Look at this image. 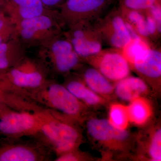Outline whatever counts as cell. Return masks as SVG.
I'll use <instances>...</instances> for the list:
<instances>
[{"mask_svg": "<svg viewBox=\"0 0 161 161\" xmlns=\"http://www.w3.org/2000/svg\"><path fill=\"white\" fill-rule=\"evenodd\" d=\"M40 115L41 126L36 136L48 145L56 156L78 148L82 142L79 122L51 110H44Z\"/></svg>", "mask_w": 161, "mask_h": 161, "instance_id": "cell-1", "label": "cell"}, {"mask_svg": "<svg viewBox=\"0 0 161 161\" xmlns=\"http://www.w3.org/2000/svg\"><path fill=\"white\" fill-rule=\"evenodd\" d=\"M47 109L82 122L86 107L67 89L64 85L47 79L43 85L34 90L21 92Z\"/></svg>", "mask_w": 161, "mask_h": 161, "instance_id": "cell-2", "label": "cell"}, {"mask_svg": "<svg viewBox=\"0 0 161 161\" xmlns=\"http://www.w3.org/2000/svg\"><path fill=\"white\" fill-rule=\"evenodd\" d=\"M54 155L37 136L0 138V161H51Z\"/></svg>", "mask_w": 161, "mask_h": 161, "instance_id": "cell-3", "label": "cell"}, {"mask_svg": "<svg viewBox=\"0 0 161 161\" xmlns=\"http://www.w3.org/2000/svg\"><path fill=\"white\" fill-rule=\"evenodd\" d=\"M47 73L43 64L20 61L0 75V91L24 92L35 89L47 80Z\"/></svg>", "mask_w": 161, "mask_h": 161, "instance_id": "cell-4", "label": "cell"}, {"mask_svg": "<svg viewBox=\"0 0 161 161\" xmlns=\"http://www.w3.org/2000/svg\"><path fill=\"white\" fill-rule=\"evenodd\" d=\"M40 113L32 114L13 110L0 118V134L8 137L36 136L41 126Z\"/></svg>", "mask_w": 161, "mask_h": 161, "instance_id": "cell-5", "label": "cell"}, {"mask_svg": "<svg viewBox=\"0 0 161 161\" xmlns=\"http://www.w3.org/2000/svg\"><path fill=\"white\" fill-rule=\"evenodd\" d=\"M88 59L93 60L95 68L110 81L117 82L130 76V64L120 50H102Z\"/></svg>", "mask_w": 161, "mask_h": 161, "instance_id": "cell-6", "label": "cell"}, {"mask_svg": "<svg viewBox=\"0 0 161 161\" xmlns=\"http://www.w3.org/2000/svg\"><path fill=\"white\" fill-rule=\"evenodd\" d=\"M83 22L84 25L72 32L70 42L80 58L88 59L102 50L103 39L97 25L92 21Z\"/></svg>", "mask_w": 161, "mask_h": 161, "instance_id": "cell-7", "label": "cell"}, {"mask_svg": "<svg viewBox=\"0 0 161 161\" xmlns=\"http://www.w3.org/2000/svg\"><path fill=\"white\" fill-rule=\"evenodd\" d=\"M97 24L103 40L113 48L121 50L132 40L125 20L121 13H114Z\"/></svg>", "mask_w": 161, "mask_h": 161, "instance_id": "cell-8", "label": "cell"}, {"mask_svg": "<svg viewBox=\"0 0 161 161\" xmlns=\"http://www.w3.org/2000/svg\"><path fill=\"white\" fill-rule=\"evenodd\" d=\"M51 69L58 74H65L78 67L80 57L74 49L70 41L60 40L52 46Z\"/></svg>", "mask_w": 161, "mask_h": 161, "instance_id": "cell-9", "label": "cell"}, {"mask_svg": "<svg viewBox=\"0 0 161 161\" xmlns=\"http://www.w3.org/2000/svg\"><path fill=\"white\" fill-rule=\"evenodd\" d=\"M86 128L90 136L102 143L121 142L126 140L129 136L126 130L116 128L108 119H90L87 122Z\"/></svg>", "mask_w": 161, "mask_h": 161, "instance_id": "cell-10", "label": "cell"}, {"mask_svg": "<svg viewBox=\"0 0 161 161\" xmlns=\"http://www.w3.org/2000/svg\"><path fill=\"white\" fill-rule=\"evenodd\" d=\"M112 0H66L62 5L65 14L83 21H92L108 6Z\"/></svg>", "mask_w": 161, "mask_h": 161, "instance_id": "cell-11", "label": "cell"}, {"mask_svg": "<svg viewBox=\"0 0 161 161\" xmlns=\"http://www.w3.org/2000/svg\"><path fill=\"white\" fill-rule=\"evenodd\" d=\"M132 65L139 74L150 80L159 79L161 76V53L150 48Z\"/></svg>", "mask_w": 161, "mask_h": 161, "instance_id": "cell-12", "label": "cell"}, {"mask_svg": "<svg viewBox=\"0 0 161 161\" xmlns=\"http://www.w3.org/2000/svg\"><path fill=\"white\" fill-rule=\"evenodd\" d=\"M148 89V86L142 78L129 76L116 82L114 92L119 99L130 102L142 97Z\"/></svg>", "mask_w": 161, "mask_h": 161, "instance_id": "cell-13", "label": "cell"}, {"mask_svg": "<svg viewBox=\"0 0 161 161\" xmlns=\"http://www.w3.org/2000/svg\"><path fill=\"white\" fill-rule=\"evenodd\" d=\"M0 99L14 111L37 114L47 109L20 92H1Z\"/></svg>", "mask_w": 161, "mask_h": 161, "instance_id": "cell-14", "label": "cell"}, {"mask_svg": "<svg viewBox=\"0 0 161 161\" xmlns=\"http://www.w3.org/2000/svg\"><path fill=\"white\" fill-rule=\"evenodd\" d=\"M83 79L87 86L98 95L108 96L114 92V86L110 80L95 68L87 69L84 72Z\"/></svg>", "mask_w": 161, "mask_h": 161, "instance_id": "cell-15", "label": "cell"}, {"mask_svg": "<svg viewBox=\"0 0 161 161\" xmlns=\"http://www.w3.org/2000/svg\"><path fill=\"white\" fill-rule=\"evenodd\" d=\"M64 85L86 106H95L103 103V98L89 88L83 81L78 79H71L68 80Z\"/></svg>", "mask_w": 161, "mask_h": 161, "instance_id": "cell-16", "label": "cell"}, {"mask_svg": "<svg viewBox=\"0 0 161 161\" xmlns=\"http://www.w3.org/2000/svg\"><path fill=\"white\" fill-rule=\"evenodd\" d=\"M127 108L130 122L137 125H142L147 122L152 113L149 102L142 97L130 101Z\"/></svg>", "mask_w": 161, "mask_h": 161, "instance_id": "cell-17", "label": "cell"}, {"mask_svg": "<svg viewBox=\"0 0 161 161\" xmlns=\"http://www.w3.org/2000/svg\"><path fill=\"white\" fill-rule=\"evenodd\" d=\"M52 24L50 19L42 14L30 19H23L21 23V35L25 39H31L37 32L49 29Z\"/></svg>", "mask_w": 161, "mask_h": 161, "instance_id": "cell-18", "label": "cell"}, {"mask_svg": "<svg viewBox=\"0 0 161 161\" xmlns=\"http://www.w3.org/2000/svg\"><path fill=\"white\" fill-rule=\"evenodd\" d=\"M21 17L27 19L42 14L43 4L41 0H10Z\"/></svg>", "mask_w": 161, "mask_h": 161, "instance_id": "cell-19", "label": "cell"}, {"mask_svg": "<svg viewBox=\"0 0 161 161\" xmlns=\"http://www.w3.org/2000/svg\"><path fill=\"white\" fill-rule=\"evenodd\" d=\"M150 48L146 40L140 38L131 40L121 51L130 64H132L146 53Z\"/></svg>", "mask_w": 161, "mask_h": 161, "instance_id": "cell-20", "label": "cell"}, {"mask_svg": "<svg viewBox=\"0 0 161 161\" xmlns=\"http://www.w3.org/2000/svg\"><path fill=\"white\" fill-rule=\"evenodd\" d=\"M121 13L123 14V16L125 20L134 27L142 37L145 40L150 37L147 31L145 13L136 10L121 9Z\"/></svg>", "mask_w": 161, "mask_h": 161, "instance_id": "cell-21", "label": "cell"}, {"mask_svg": "<svg viewBox=\"0 0 161 161\" xmlns=\"http://www.w3.org/2000/svg\"><path fill=\"white\" fill-rule=\"evenodd\" d=\"M108 120L116 128L126 130L130 122L127 106L120 103L112 104L109 109Z\"/></svg>", "mask_w": 161, "mask_h": 161, "instance_id": "cell-22", "label": "cell"}, {"mask_svg": "<svg viewBox=\"0 0 161 161\" xmlns=\"http://www.w3.org/2000/svg\"><path fill=\"white\" fill-rule=\"evenodd\" d=\"M158 3L159 2L157 0H119L121 9L144 13L148 11Z\"/></svg>", "mask_w": 161, "mask_h": 161, "instance_id": "cell-23", "label": "cell"}, {"mask_svg": "<svg viewBox=\"0 0 161 161\" xmlns=\"http://www.w3.org/2000/svg\"><path fill=\"white\" fill-rule=\"evenodd\" d=\"M149 153L152 160H161V129L157 130L153 135L149 146Z\"/></svg>", "mask_w": 161, "mask_h": 161, "instance_id": "cell-24", "label": "cell"}, {"mask_svg": "<svg viewBox=\"0 0 161 161\" xmlns=\"http://www.w3.org/2000/svg\"><path fill=\"white\" fill-rule=\"evenodd\" d=\"M7 50L8 46L6 43H0V71L9 69L18 63L8 57Z\"/></svg>", "mask_w": 161, "mask_h": 161, "instance_id": "cell-25", "label": "cell"}, {"mask_svg": "<svg viewBox=\"0 0 161 161\" xmlns=\"http://www.w3.org/2000/svg\"><path fill=\"white\" fill-rule=\"evenodd\" d=\"M145 14H146L145 16L147 22V29L149 36H155L157 33H160L159 32L158 27L155 20L153 19L148 12H145Z\"/></svg>", "mask_w": 161, "mask_h": 161, "instance_id": "cell-26", "label": "cell"}, {"mask_svg": "<svg viewBox=\"0 0 161 161\" xmlns=\"http://www.w3.org/2000/svg\"><path fill=\"white\" fill-rule=\"evenodd\" d=\"M150 15L155 20L157 25L159 32L161 31V3H156L148 11Z\"/></svg>", "mask_w": 161, "mask_h": 161, "instance_id": "cell-27", "label": "cell"}, {"mask_svg": "<svg viewBox=\"0 0 161 161\" xmlns=\"http://www.w3.org/2000/svg\"><path fill=\"white\" fill-rule=\"evenodd\" d=\"M12 111V109L7 106L6 104L4 103L3 101L0 99V118Z\"/></svg>", "mask_w": 161, "mask_h": 161, "instance_id": "cell-28", "label": "cell"}, {"mask_svg": "<svg viewBox=\"0 0 161 161\" xmlns=\"http://www.w3.org/2000/svg\"><path fill=\"white\" fill-rule=\"evenodd\" d=\"M66 0H41L43 5L48 6H53L58 5Z\"/></svg>", "mask_w": 161, "mask_h": 161, "instance_id": "cell-29", "label": "cell"}, {"mask_svg": "<svg viewBox=\"0 0 161 161\" xmlns=\"http://www.w3.org/2000/svg\"><path fill=\"white\" fill-rule=\"evenodd\" d=\"M4 26V22L3 20L0 19V43H3V39L1 35V32Z\"/></svg>", "mask_w": 161, "mask_h": 161, "instance_id": "cell-30", "label": "cell"}, {"mask_svg": "<svg viewBox=\"0 0 161 161\" xmlns=\"http://www.w3.org/2000/svg\"><path fill=\"white\" fill-rule=\"evenodd\" d=\"M157 1L159 2V3H161V0H157Z\"/></svg>", "mask_w": 161, "mask_h": 161, "instance_id": "cell-31", "label": "cell"}]
</instances>
